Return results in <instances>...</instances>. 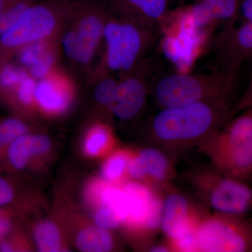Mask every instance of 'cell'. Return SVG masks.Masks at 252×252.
I'll return each instance as SVG.
<instances>
[{
    "label": "cell",
    "mask_w": 252,
    "mask_h": 252,
    "mask_svg": "<svg viewBox=\"0 0 252 252\" xmlns=\"http://www.w3.org/2000/svg\"><path fill=\"white\" fill-rule=\"evenodd\" d=\"M238 84V73H175L155 78L151 94L160 109L200 102L230 107Z\"/></svg>",
    "instance_id": "cell-1"
},
{
    "label": "cell",
    "mask_w": 252,
    "mask_h": 252,
    "mask_svg": "<svg viewBox=\"0 0 252 252\" xmlns=\"http://www.w3.org/2000/svg\"><path fill=\"white\" fill-rule=\"evenodd\" d=\"M230 114V107L205 102L161 109L147 124V130L160 142H195L216 133Z\"/></svg>",
    "instance_id": "cell-2"
},
{
    "label": "cell",
    "mask_w": 252,
    "mask_h": 252,
    "mask_svg": "<svg viewBox=\"0 0 252 252\" xmlns=\"http://www.w3.org/2000/svg\"><path fill=\"white\" fill-rule=\"evenodd\" d=\"M156 30L109 15L103 31L107 70L121 78L134 72L147 59L157 39Z\"/></svg>",
    "instance_id": "cell-3"
},
{
    "label": "cell",
    "mask_w": 252,
    "mask_h": 252,
    "mask_svg": "<svg viewBox=\"0 0 252 252\" xmlns=\"http://www.w3.org/2000/svg\"><path fill=\"white\" fill-rule=\"evenodd\" d=\"M81 6L82 14L79 23L64 34L62 44L63 51L69 59L85 65L94 59L110 14L104 3L91 1Z\"/></svg>",
    "instance_id": "cell-4"
},
{
    "label": "cell",
    "mask_w": 252,
    "mask_h": 252,
    "mask_svg": "<svg viewBox=\"0 0 252 252\" xmlns=\"http://www.w3.org/2000/svg\"><path fill=\"white\" fill-rule=\"evenodd\" d=\"M213 147L215 160L230 173L240 175L250 171L252 163L251 117L239 118L217 137Z\"/></svg>",
    "instance_id": "cell-5"
},
{
    "label": "cell",
    "mask_w": 252,
    "mask_h": 252,
    "mask_svg": "<svg viewBox=\"0 0 252 252\" xmlns=\"http://www.w3.org/2000/svg\"><path fill=\"white\" fill-rule=\"evenodd\" d=\"M155 63L147 59L134 72L121 78L110 113L122 121L137 119L143 112L152 91Z\"/></svg>",
    "instance_id": "cell-6"
},
{
    "label": "cell",
    "mask_w": 252,
    "mask_h": 252,
    "mask_svg": "<svg viewBox=\"0 0 252 252\" xmlns=\"http://www.w3.org/2000/svg\"><path fill=\"white\" fill-rule=\"evenodd\" d=\"M57 6L54 4H32L17 21L0 36L3 46L21 47L44 41L56 27Z\"/></svg>",
    "instance_id": "cell-7"
},
{
    "label": "cell",
    "mask_w": 252,
    "mask_h": 252,
    "mask_svg": "<svg viewBox=\"0 0 252 252\" xmlns=\"http://www.w3.org/2000/svg\"><path fill=\"white\" fill-rule=\"evenodd\" d=\"M237 21L225 23L213 42L215 67L213 71L236 73L244 61L252 55V23Z\"/></svg>",
    "instance_id": "cell-8"
},
{
    "label": "cell",
    "mask_w": 252,
    "mask_h": 252,
    "mask_svg": "<svg viewBox=\"0 0 252 252\" xmlns=\"http://www.w3.org/2000/svg\"><path fill=\"white\" fill-rule=\"evenodd\" d=\"M198 252H243L248 248L244 233L232 223L210 219L196 228Z\"/></svg>",
    "instance_id": "cell-9"
},
{
    "label": "cell",
    "mask_w": 252,
    "mask_h": 252,
    "mask_svg": "<svg viewBox=\"0 0 252 252\" xmlns=\"http://www.w3.org/2000/svg\"><path fill=\"white\" fill-rule=\"evenodd\" d=\"M123 190L128 202V215L126 224L149 230L159 227L162 205L150 189L142 184L132 182L126 184Z\"/></svg>",
    "instance_id": "cell-10"
},
{
    "label": "cell",
    "mask_w": 252,
    "mask_h": 252,
    "mask_svg": "<svg viewBox=\"0 0 252 252\" xmlns=\"http://www.w3.org/2000/svg\"><path fill=\"white\" fill-rule=\"evenodd\" d=\"M172 0H108L109 13L117 18L157 28L165 18Z\"/></svg>",
    "instance_id": "cell-11"
},
{
    "label": "cell",
    "mask_w": 252,
    "mask_h": 252,
    "mask_svg": "<svg viewBox=\"0 0 252 252\" xmlns=\"http://www.w3.org/2000/svg\"><path fill=\"white\" fill-rule=\"evenodd\" d=\"M210 203L217 211L240 215L247 211L252 200V192L243 184L233 180L220 181L212 190Z\"/></svg>",
    "instance_id": "cell-12"
},
{
    "label": "cell",
    "mask_w": 252,
    "mask_h": 252,
    "mask_svg": "<svg viewBox=\"0 0 252 252\" xmlns=\"http://www.w3.org/2000/svg\"><path fill=\"white\" fill-rule=\"evenodd\" d=\"M51 146V140L47 136L26 133L20 136L5 148L0 155V160L7 162L10 167L23 170L33 157L47 153Z\"/></svg>",
    "instance_id": "cell-13"
},
{
    "label": "cell",
    "mask_w": 252,
    "mask_h": 252,
    "mask_svg": "<svg viewBox=\"0 0 252 252\" xmlns=\"http://www.w3.org/2000/svg\"><path fill=\"white\" fill-rule=\"evenodd\" d=\"M190 14L198 28L238 21L237 0H195Z\"/></svg>",
    "instance_id": "cell-14"
},
{
    "label": "cell",
    "mask_w": 252,
    "mask_h": 252,
    "mask_svg": "<svg viewBox=\"0 0 252 252\" xmlns=\"http://www.w3.org/2000/svg\"><path fill=\"white\" fill-rule=\"evenodd\" d=\"M34 101L47 114H62L69 107L71 94L63 81L47 76L36 84Z\"/></svg>",
    "instance_id": "cell-15"
},
{
    "label": "cell",
    "mask_w": 252,
    "mask_h": 252,
    "mask_svg": "<svg viewBox=\"0 0 252 252\" xmlns=\"http://www.w3.org/2000/svg\"><path fill=\"white\" fill-rule=\"evenodd\" d=\"M193 224L189 218V203L180 194L169 195L162 205L160 225L165 234L174 240Z\"/></svg>",
    "instance_id": "cell-16"
},
{
    "label": "cell",
    "mask_w": 252,
    "mask_h": 252,
    "mask_svg": "<svg viewBox=\"0 0 252 252\" xmlns=\"http://www.w3.org/2000/svg\"><path fill=\"white\" fill-rule=\"evenodd\" d=\"M54 60V53L44 41L23 46L19 55L20 62L29 68L32 77L37 79L49 75Z\"/></svg>",
    "instance_id": "cell-17"
},
{
    "label": "cell",
    "mask_w": 252,
    "mask_h": 252,
    "mask_svg": "<svg viewBox=\"0 0 252 252\" xmlns=\"http://www.w3.org/2000/svg\"><path fill=\"white\" fill-rule=\"evenodd\" d=\"M75 243L80 251L85 252H109L114 247L109 230L96 224L82 228L76 237Z\"/></svg>",
    "instance_id": "cell-18"
},
{
    "label": "cell",
    "mask_w": 252,
    "mask_h": 252,
    "mask_svg": "<svg viewBox=\"0 0 252 252\" xmlns=\"http://www.w3.org/2000/svg\"><path fill=\"white\" fill-rule=\"evenodd\" d=\"M137 157L144 177L149 175L158 181L165 178L168 171V160L160 151L152 148L144 149Z\"/></svg>",
    "instance_id": "cell-19"
},
{
    "label": "cell",
    "mask_w": 252,
    "mask_h": 252,
    "mask_svg": "<svg viewBox=\"0 0 252 252\" xmlns=\"http://www.w3.org/2000/svg\"><path fill=\"white\" fill-rule=\"evenodd\" d=\"M34 239L38 250L41 252H57L62 249L59 227L51 220H44L36 225Z\"/></svg>",
    "instance_id": "cell-20"
},
{
    "label": "cell",
    "mask_w": 252,
    "mask_h": 252,
    "mask_svg": "<svg viewBox=\"0 0 252 252\" xmlns=\"http://www.w3.org/2000/svg\"><path fill=\"white\" fill-rule=\"evenodd\" d=\"M118 82L114 77L109 75H104L99 78L94 85V102L101 108L107 109L110 112L116 94H117Z\"/></svg>",
    "instance_id": "cell-21"
},
{
    "label": "cell",
    "mask_w": 252,
    "mask_h": 252,
    "mask_svg": "<svg viewBox=\"0 0 252 252\" xmlns=\"http://www.w3.org/2000/svg\"><path fill=\"white\" fill-rule=\"evenodd\" d=\"M110 134L105 127L96 126L92 127L86 136L84 152L90 157L98 156L108 146Z\"/></svg>",
    "instance_id": "cell-22"
},
{
    "label": "cell",
    "mask_w": 252,
    "mask_h": 252,
    "mask_svg": "<svg viewBox=\"0 0 252 252\" xmlns=\"http://www.w3.org/2000/svg\"><path fill=\"white\" fill-rule=\"evenodd\" d=\"M127 154L119 152L107 159L102 167V175L107 182L119 180L126 171L128 163Z\"/></svg>",
    "instance_id": "cell-23"
},
{
    "label": "cell",
    "mask_w": 252,
    "mask_h": 252,
    "mask_svg": "<svg viewBox=\"0 0 252 252\" xmlns=\"http://www.w3.org/2000/svg\"><path fill=\"white\" fill-rule=\"evenodd\" d=\"M94 220L96 225L107 230L117 228L122 223L115 212L104 205L97 207L94 212Z\"/></svg>",
    "instance_id": "cell-24"
},
{
    "label": "cell",
    "mask_w": 252,
    "mask_h": 252,
    "mask_svg": "<svg viewBox=\"0 0 252 252\" xmlns=\"http://www.w3.org/2000/svg\"><path fill=\"white\" fill-rule=\"evenodd\" d=\"M27 75L22 69L12 64H6L0 72V84L6 89H14Z\"/></svg>",
    "instance_id": "cell-25"
},
{
    "label": "cell",
    "mask_w": 252,
    "mask_h": 252,
    "mask_svg": "<svg viewBox=\"0 0 252 252\" xmlns=\"http://www.w3.org/2000/svg\"><path fill=\"white\" fill-rule=\"evenodd\" d=\"M0 123L4 131L5 140L7 146L20 136L27 133V126L19 119L11 118L5 119Z\"/></svg>",
    "instance_id": "cell-26"
},
{
    "label": "cell",
    "mask_w": 252,
    "mask_h": 252,
    "mask_svg": "<svg viewBox=\"0 0 252 252\" xmlns=\"http://www.w3.org/2000/svg\"><path fill=\"white\" fill-rule=\"evenodd\" d=\"M173 242L177 248L181 252H198L196 228L193 226V224L190 225L187 229L182 232Z\"/></svg>",
    "instance_id": "cell-27"
},
{
    "label": "cell",
    "mask_w": 252,
    "mask_h": 252,
    "mask_svg": "<svg viewBox=\"0 0 252 252\" xmlns=\"http://www.w3.org/2000/svg\"><path fill=\"white\" fill-rule=\"evenodd\" d=\"M36 82L34 78L26 76L19 83L17 89L18 101L24 105H31L34 101Z\"/></svg>",
    "instance_id": "cell-28"
},
{
    "label": "cell",
    "mask_w": 252,
    "mask_h": 252,
    "mask_svg": "<svg viewBox=\"0 0 252 252\" xmlns=\"http://www.w3.org/2000/svg\"><path fill=\"white\" fill-rule=\"evenodd\" d=\"M14 198L15 190L11 181L0 175V207L10 205Z\"/></svg>",
    "instance_id": "cell-29"
},
{
    "label": "cell",
    "mask_w": 252,
    "mask_h": 252,
    "mask_svg": "<svg viewBox=\"0 0 252 252\" xmlns=\"http://www.w3.org/2000/svg\"><path fill=\"white\" fill-rule=\"evenodd\" d=\"M238 19L241 22L252 23V0H237Z\"/></svg>",
    "instance_id": "cell-30"
},
{
    "label": "cell",
    "mask_w": 252,
    "mask_h": 252,
    "mask_svg": "<svg viewBox=\"0 0 252 252\" xmlns=\"http://www.w3.org/2000/svg\"><path fill=\"white\" fill-rule=\"evenodd\" d=\"M12 229V223L5 215L0 217V240H2L11 232Z\"/></svg>",
    "instance_id": "cell-31"
},
{
    "label": "cell",
    "mask_w": 252,
    "mask_h": 252,
    "mask_svg": "<svg viewBox=\"0 0 252 252\" xmlns=\"http://www.w3.org/2000/svg\"><path fill=\"white\" fill-rule=\"evenodd\" d=\"M6 146H7V144H6V140H5L4 131H3L1 123H0V155L4 152Z\"/></svg>",
    "instance_id": "cell-32"
},
{
    "label": "cell",
    "mask_w": 252,
    "mask_h": 252,
    "mask_svg": "<svg viewBox=\"0 0 252 252\" xmlns=\"http://www.w3.org/2000/svg\"><path fill=\"white\" fill-rule=\"evenodd\" d=\"M149 251L153 252H168L169 250L168 249L165 248V247L156 246L151 249Z\"/></svg>",
    "instance_id": "cell-33"
},
{
    "label": "cell",
    "mask_w": 252,
    "mask_h": 252,
    "mask_svg": "<svg viewBox=\"0 0 252 252\" xmlns=\"http://www.w3.org/2000/svg\"><path fill=\"white\" fill-rule=\"evenodd\" d=\"M10 0H0V15L9 4Z\"/></svg>",
    "instance_id": "cell-34"
},
{
    "label": "cell",
    "mask_w": 252,
    "mask_h": 252,
    "mask_svg": "<svg viewBox=\"0 0 252 252\" xmlns=\"http://www.w3.org/2000/svg\"><path fill=\"white\" fill-rule=\"evenodd\" d=\"M4 212H3V211H1V207H0V217L4 216Z\"/></svg>",
    "instance_id": "cell-35"
},
{
    "label": "cell",
    "mask_w": 252,
    "mask_h": 252,
    "mask_svg": "<svg viewBox=\"0 0 252 252\" xmlns=\"http://www.w3.org/2000/svg\"><path fill=\"white\" fill-rule=\"evenodd\" d=\"M1 84H0V91H1Z\"/></svg>",
    "instance_id": "cell-36"
}]
</instances>
